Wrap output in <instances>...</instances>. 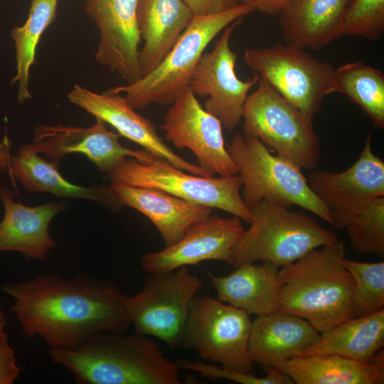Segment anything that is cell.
Segmentation results:
<instances>
[{
	"instance_id": "1",
	"label": "cell",
	"mask_w": 384,
	"mask_h": 384,
	"mask_svg": "<svg viewBox=\"0 0 384 384\" xmlns=\"http://www.w3.org/2000/svg\"><path fill=\"white\" fill-rule=\"evenodd\" d=\"M11 311L23 335L49 348H72L105 331L125 333L131 324L125 295L113 282L81 272L66 277L42 274L6 282Z\"/></svg>"
},
{
	"instance_id": "2",
	"label": "cell",
	"mask_w": 384,
	"mask_h": 384,
	"mask_svg": "<svg viewBox=\"0 0 384 384\" xmlns=\"http://www.w3.org/2000/svg\"><path fill=\"white\" fill-rule=\"evenodd\" d=\"M78 384H179V368L145 336L105 331L72 348H49Z\"/></svg>"
},
{
	"instance_id": "3",
	"label": "cell",
	"mask_w": 384,
	"mask_h": 384,
	"mask_svg": "<svg viewBox=\"0 0 384 384\" xmlns=\"http://www.w3.org/2000/svg\"><path fill=\"white\" fill-rule=\"evenodd\" d=\"M321 247L279 269L277 311L302 318L323 333L354 318V280L343 263V242Z\"/></svg>"
},
{
	"instance_id": "4",
	"label": "cell",
	"mask_w": 384,
	"mask_h": 384,
	"mask_svg": "<svg viewBox=\"0 0 384 384\" xmlns=\"http://www.w3.org/2000/svg\"><path fill=\"white\" fill-rule=\"evenodd\" d=\"M255 11L242 3L225 11L193 16L162 61L151 73L138 80L107 90L108 94H125L129 105L142 109L151 104L170 106L188 87L191 75L210 43L225 28Z\"/></svg>"
},
{
	"instance_id": "5",
	"label": "cell",
	"mask_w": 384,
	"mask_h": 384,
	"mask_svg": "<svg viewBox=\"0 0 384 384\" xmlns=\"http://www.w3.org/2000/svg\"><path fill=\"white\" fill-rule=\"evenodd\" d=\"M250 210V226L233 249L234 267L259 260L282 267L314 249L338 240L335 233L303 211L266 201Z\"/></svg>"
},
{
	"instance_id": "6",
	"label": "cell",
	"mask_w": 384,
	"mask_h": 384,
	"mask_svg": "<svg viewBox=\"0 0 384 384\" xmlns=\"http://www.w3.org/2000/svg\"><path fill=\"white\" fill-rule=\"evenodd\" d=\"M226 146L242 181V198L250 209L262 201L297 206L331 225L329 210L295 164L272 152L257 138L240 133Z\"/></svg>"
},
{
	"instance_id": "7",
	"label": "cell",
	"mask_w": 384,
	"mask_h": 384,
	"mask_svg": "<svg viewBox=\"0 0 384 384\" xmlns=\"http://www.w3.org/2000/svg\"><path fill=\"white\" fill-rule=\"evenodd\" d=\"M245 103L242 134L257 138L269 150L302 169L313 170L321 156L312 119L260 78Z\"/></svg>"
},
{
	"instance_id": "8",
	"label": "cell",
	"mask_w": 384,
	"mask_h": 384,
	"mask_svg": "<svg viewBox=\"0 0 384 384\" xmlns=\"http://www.w3.org/2000/svg\"><path fill=\"white\" fill-rule=\"evenodd\" d=\"M183 171L156 156L150 162L139 161L128 156L106 175L111 181L159 189L251 222L252 212L242 198V181L238 174L215 178Z\"/></svg>"
},
{
	"instance_id": "9",
	"label": "cell",
	"mask_w": 384,
	"mask_h": 384,
	"mask_svg": "<svg viewBox=\"0 0 384 384\" xmlns=\"http://www.w3.org/2000/svg\"><path fill=\"white\" fill-rule=\"evenodd\" d=\"M202 285L187 266L149 273L139 293L124 297L135 333L154 336L171 349L181 348L191 302Z\"/></svg>"
},
{
	"instance_id": "10",
	"label": "cell",
	"mask_w": 384,
	"mask_h": 384,
	"mask_svg": "<svg viewBox=\"0 0 384 384\" xmlns=\"http://www.w3.org/2000/svg\"><path fill=\"white\" fill-rule=\"evenodd\" d=\"M252 321L242 309L208 295H196L190 304L181 348L221 367L252 373L248 345Z\"/></svg>"
},
{
	"instance_id": "11",
	"label": "cell",
	"mask_w": 384,
	"mask_h": 384,
	"mask_svg": "<svg viewBox=\"0 0 384 384\" xmlns=\"http://www.w3.org/2000/svg\"><path fill=\"white\" fill-rule=\"evenodd\" d=\"M297 46L277 43L268 48H247L244 62L260 78L310 119L324 99L333 93L335 69Z\"/></svg>"
},
{
	"instance_id": "12",
	"label": "cell",
	"mask_w": 384,
	"mask_h": 384,
	"mask_svg": "<svg viewBox=\"0 0 384 384\" xmlns=\"http://www.w3.org/2000/svg\"><path fill=\"white\" fill-rule=\"evenodd\" d=\"M240 18L223 29L213 48L203 53L191 75L188 87L198 97H207L204 109L215 116L223 128L234 129L242 119L247 97L260 79L257 73L245 81L236 75L237 55L230 46Z\"/></svg>"
},
{
	"instance_id": "13",
	"label": "cell",
	"mask_w": 384,
	"mask_h": 384,
	"mask_svg": "<svg viewBox=\"0 0 384 384\" xmlns=\"http://www.w3.org/2000/svg\"><path fill=\"white\" fill-rule=\"evenodd\" d=\"M307 181L329 210L331 225L345 229L375 198L384 197V163L373 151L371 132L349 168L341 172L312 170Z\"/></svg>"
},
{
	"instance_id": "14",
	"label": "cell",
	"mask_w": 384,
	"mask_h": 384,
	"mask_svg": "<svg viewBox=\"0 0 384 384\" xmlns=\"http://www.w3.org/2000/svg\"><path fill=\"white\" fill-rule=\"evenodd\" d=\"M161 127L174 146L190 149L205 171L220 176L238 174L225 143L221 122L204 109L189 87L169 106Z\"/></svg>"
},
{
	"instance_id": "15",
	"label": "cell",
	"mask_w": 384,
	"mask_h": 384,
	"mask_svg": "<svg viewBox=\"0 0 384 384\" xmlns=\"http://www.w3.org/2000/svg\"><path fill=\"white\" fill-rule=\"evenodd\" d=\"M119 138V134L109 130L105 122L96 119V123L90 127L38 125L34 129L33 142L23 145L53 160L59 161L69 154H82L105 174L126 157L150 162L155 156L145 149L133 150L122 146Z\"/></svg>"
},
{
	"instance_id": "16",
	"label": "cell",
	"mask_w": 384,
	"mask_h": 384,
	"mask_svg": "<svg viewBox=\"0 0 384 384\" xmlns=\"http://www.w3.org/2000/svg\"><path fill=\"white\" fill-rule=\"evenodd\" d=\"M137 6V0H86L85 6L99 31L97 61L116 72L127 84L142 77Z\"/></svg>"
},
{
	"instance_id": "17",
	"label": "cell",
	"mask_w": 384,
	"mask_h": 384,
	"mask_svg": "<svg viewBox=\"0 0 384 384\" xmlns=\"http://www.w3.org/2000/svg\"><path fill=\"white\" fill-rule=\"evenodd\" d=\"M245 229L237 216H210L191 225L181 239L161 250L145 253L142 269L149 273L166 272L207 260L232 265V253Z\"/></svg>"
},
{
	"instance_id": "18",
	"label": "cell",
	"mask_w": 384,
	"mask_h": 384,
	"mask_svg": "<svg viewBox=\"0 0 384 384\" xmlns=\"http://www.w3.org/2000/svg\"><path fill=\"white\" fill-rule=\"evenodd\" d=\"M70 102L114 127L119 136L139 144L155 156L191 174L213 177L200 166L177 155L160 137L154 124L134 111L120 94L96 93L75 85L68 94Z\"/></svg>"
},
{
	"instance_id": "19",
	"label": "cell",
	"mask_w": 384,
	"mask_h": 384,
	"mask_svg": "<svg viewBox=\"0 0 384 384\" xmlns=\"http://www.w3.org/2000/svg\"><path fill=\"white\" fill-rule=\"evenodd\" d=\"M0 199L4 208L0 222V252L15 251L29 259H46L55 247L49 225L65 205L57 202L28 207L16 202L13 191L4 185H0Z\"/></svg>"
},
{
	"instance_id": "20",
	"label": "cell",
	"mask_w": 384,
	"mask_h": 384,
	"mask_svg": "<svg viewBox=\"0 0 384 384\" xmlns=\"http://www.w3.org/2000/svg\"><path fill=\"white\" fill-rule=\"evenodd\" d=\"M120 206L133 208L155 225L165 246L182 238L193 224L210 216L212 208L191 202L163 191L137 187L116 181L110 185Z\"/></svg>"
},
{
	"instance_id": "21",
	"label": "cell",
	"mask_w": 384,
	"mask_h": 384,
	"mask_svg": "<svg viewBox=\"0 0 384 384\" xmlns=\"http://www.w3.org/2000/svg\"><path fill=\"white\" fill-rule=\"evenodd\" d=\"M321 337L309 321L275 311L252 321L249 353L254 363L273 366L299 356Z\"/></svg>"
},
{
	"instance_id": "22",
	"label": "cell",
	"mask_w": 384,
	"mask_h": 384,
	"mask_svg": "<svg viewBox=\"0 0 384 384\" xmlns=\"http://www.w3.org/2000/svg\"><path fill=\"white\" fill-rule=\"evenodd\" d=\"M193 17L183 0H137V20L141 41L142 76L162 61Z\"/></svg>"
},
{
	"instance_id": "23",
	"label": "cell",
	"mask_w": 384,
	"mask_h": 384,
	"mask_svg": "<svg viewBox=\"0 0 384 384\" xmlns=\"http://www.w3.org/2000/svg\"><path fill=\"white\" fill-rule=\"evenodd\" d=\"M297 384H383L384 351L361 361L336 354L296 356L273 365Z\"/></svg>"
},
{
	"instance_id": "24",
	"label": "cell",
	"mask_w": 384,
	"mask_h": 384,
	"mask_svg": "<svg viewBox=\"0 0 384 384\" xmlns=\"http://www.w3.org/2000/svg\"><path fill=\"white\" fill-rule=\"evenodd\" d=\"M349 0H294L279 16L286 43L320 50L342 35Z\"/></svg>"
},
{
	"instance_id": "25",
	"label": "cell",
	"mask_w": 384,
	"mask_h": 384,
	"mask_svg": "<svg viewBox=\"0 0 384 384\" xmlns=\"http://www.w3.org/2000/svg\"><path fill=\"white\" fill-rule=\"evenodd\" d=\"M279 267L269 262L247 263L225 276L208 271L218 298L249 314L264 315L277 311L280 289Z\"/></svg>"
},
{
	"instance_id": "26",
	"label": "cell",
	"mask_w": 384,
	"mask_h": 384,
	"mask_svg": "<svg viewBox=\"0 0 384 384\" xmlns=\"http://www.w3.org/2000/svg\"><path fill=\"white\" fill-rule=\"evenodd\" d=\"M58 160L52 162L22 145L11 157L9 171L31 192H48L60 197L78 198L98 202L112 208L121 207L109 186H80L65 179L58 169Z\"/></svg>"
},
{
	"instance_id": "27",
	"label": "cell",
	"mask_w": 384,
	"mask_h": 384,
	"mask_svg": "<svg viewBox=\"0 0 384 384\" xmlns=\"http://www.w3.org/2000/svg\"><path fill=\"white\" fill-rule=\"evenodd\" d=\"M384 346V309L344 321L321 333L315 343L299 356L336 354L368 361Z\"/></svg>"
},
{
	"instance_id": "28",
	"label": "cell",
	"mask_w": 384,
	"mask_h": 384,
	"mask_svg": "<svg viewBox=\"0 0 384 384\" xmlns=\"http://www.w3.org/2000/svg\"><path fill=\"white\" fill-rule=\"evenodd\" d=\"M332 92L347 96L359 106L373 124L384 129V74L361 62L348 63L334 69Z\"/></svg>"
},
{
	"instance_id": "29",
	"label": "cell",
	"mask_w": 384,
	"mask_h": 384,
	"mask_svg": "<svg viewBox=\"0 0 384 384\" xmlns=\"http://www.w3.org/2000/svg\"><path fill=\"white\" fill-rule=\"evenodd\" d=\"M57 3L58 0H31L26 21L11 32L15 42L16 58V75L12 82L18 83L19 102L31 97L28 87L30 70L42 34L55 20Z\"/></svg>"
},
{
	"instance_id": "30",
	"label": "cell",
	"mask_w": 384,
	"mask_h": 384,
	"mask_svg": "<svg viewBox=\"0 0 384 384\" xmlns=\"http://www.w3.org/2000/svg\"><path fill=\"white\" fill-rule=\"evenodd\" d=\"M343 263L354 280L351 297L354 317L384 309V262H365L344 257Z\"/></svg>"
},
{
	"instance_id": "31",
	"label": "cell",
	"mask_w": 384,
	"mask_h": 384,
	"mask_svg": "<svg viewBox=\"0 0 384 384\" xmlns=\"http://www.w3.org/2000/svg\"><path fill=\"white\" fill-rule=\"evenodd\" d=\"M345 229L353 251L383 257L384 197L375 198Z\"/></svg>"
},
{
	"instance_id": "32",
	"label": "cell",
	"mask_w": 384,
	"mask_h": 384,
	"mask_svg": "<svg viewBox=\"0 0 384 384\" xmlns=\"http://www.w3.org/2000/svg\"><path fill=\"white\" fill-rule=\"evenodd\" d=\"M384 33V0H352L344 13L342 35L379 39Z\"/></svg>"
},
{
	"instance_id": "33",
	"label": "cell",
	"mask_w": 384,
	"mask_h": 384,
	"mask_svg": "<svg viewBox=\"0 0 384 384\" xmlns=\"http://www.w3.org/2000/svg\"><path fill=\"white\" fill-rule=\"evenodd\" d=\"M179 369L198 372L202 376L223 378L240 384H292L294 381L285 373L272 366H262L265 371L264 377H257L252 373L231 370L215 364H206L201 361L180 358L176 362Z\"/></svg>"
},
{
	"instance_id": "34",
	"label": "cell",
	"mask_w": 384,
	"mask_h": 384,
	"mask_svg": "<svg viewBox=\"0 0 384 384\" xmlns=\"http://www.w3.org/2000/svg\"><path fill=\"white\" fill-rule=\"evenodd\" d=\"M21 368L9 341V336L0 334V384H13L20 377Z\"/></svg>"
},
{
	"instance_id": "35",
	"label": "cell",
	"mask_w": 384,
	"mask_h": 384,
	"mask_svg": "<svg viewBox=\"0 0 384 384\" xmlns=\"http://www.w3.org/2000/svg\"><path fill=\"white\" fill-rule=\"evenodd\" d=\"M193 16L218 14L240 3V0H183Z\"/></svg>"
},
{
	"instance_id": "36",
	"label": "cell",
	"mask_w": 384,
	"mask_h": 384,
	"mask_svg": "<svg viewBox=\"0 0 384 384\" xmlns=\"http://www.w3.org/2000/svg\"><path fill=\"white\" fill-rule=\"evenodd\" d=\"M294 0H240V3L252 6L255 11L275 16L279 15Z\"/></svg>"
},
{
	"instance_id": "37",
	"label": "cell",
	"mask_w": 384,
	"mask_h": 384,
	"mask_svg": "<svg viewBox=\"0 0 384 384\" xmlns=\"http://www.w3.org/2000/svg\"><path fill=\"white\" fill-rule=\"evenodd\" d=\"M11 141L8 136H5L2 141L0 142V171H9V164L11 160L10 149Z\"/></svg>"
},
{
	"instance_id": "38",
	"label": "cell",
	"mask_w": 384,
	"mask_h": 384,
	"mask_svg": "<svg viewBox=\"0 0 384 384\" xmlns=\"http://www.w3.org/2000/svg\"><path fill=\"white\" fill-rule=\"evenodd\" d=\"M7 324L6 316L4 308L0 304V334L5 331V328Z\"/></svg>"
},
{
	"instance_id": "39",
	"label": "cell",
	"mask_w": 384,
	"mask_h": 384,
	"mask_svg": "<svg viewBox=\"0 0 384 384\" xmlns=\"http://www.w3.org/2000/svg\"></svg>"
}]
</instances>
